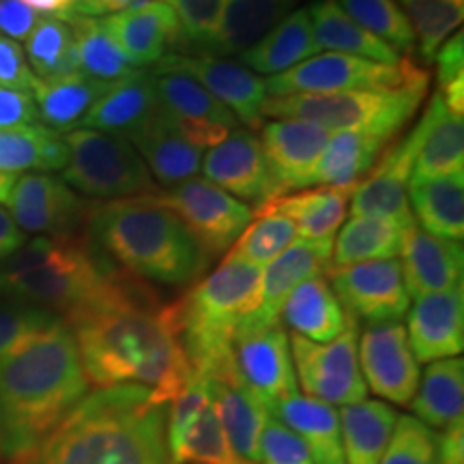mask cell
<instances>
[{
  "mask_svg": "<svg viewBox=\"0 0 464 464\" xmlns=\"http://www.w3.org/2000/svg\"><path fill=\"white\" fill-rule=\"evenodd\" d=\"M86 381L95 387L140 385L170 402L194 374L179 334V305L155 295L69 323Z\"/></svg>",
  "mask_w": 464,
  "mask_h": 464,
  "instance_id": "obj_1",
  "label": "cell"
},
{
  "mask_svg": "<svg viewBox=\"0 0 464 464\" xmlns=\"http://www.w3.org/2000/svg\"><path fill=\"white\" fill-rule=\"evenodd\" d=\"M89 387L65 321L5 357L0 362V458L26 464Z\"/></svg>",
  "mask_w": 464,
  "mask_h": 464,
  "instance_id": "obj_2",
  "label": "cell"
},
{
  "mask_svg": "<svg viewBox=\"0 0 464 464\" xmlns=\"http://www.w3.org/2000/svg\"><path fill=\"white\" fill-rule=\"evenodd\" d=\"M168 404L140 385L86 393L26 464H172Z\"/></svg>",
  "mask_w": 464,
  "mask_h": 464,
  "instance_id": "obj_3",
  "label": "cell"
},
{
  "mask_svg": "<svg viewBox=\"0 0 464 464\" xmlns=\"http://www.w3.org/2000/svg\"><path fill=\"white\" fill-rule=\"evenodd\" d=\"M150 295L138 277L112 269L72 235L34 237L0 263V297L44 307L67 324Z\"/></svg>",
  "mask_w": 464,
  "mask_h": 464,
  "instance_id": "obj_4",
  "label": "cell"
},
{
  "mask_svg": "<svg viewBox=\"0 0 464 464\" xmlns=\"http://www.w3.org/2000/svg\"><path fill=\"white\" fill-rule=\"evenodd\" d=\"M89 230L103 254L138 280L183 286L211 260L181 219L150 194L91 208Z\"/></svg>",
  "mask_w": 464,
  "mask_h": 464,
  "instance_id": "obj_5",
  "label": "cell"
},
{
  "mask_svg": "<svg viewBox=\"0 0 464 464\" xmlns=\"http://www.w3.org/2000/svg\"><path fill=\"white\" fill-rule=\"evenodd\" d=\"M260 274V266L228 254L213 274L177 301L181 344L196 374L235 381L232 348L239 324L256 301Z\"/></svg>",
  "mask_w": 464,
  "mask_h": 464,
  "instance_id": "obj_6",
  "label": "cell"
},
{
  "mask_svg": "<svg viewBox=\"0 0 464 464\" xmlns=\"http://www.w3.org/2000/svg\"><path fill=\"white\" fill-rule=\"evenodd\" d=\"M428 78L387 91H348L327 95L266 97L263 116L301 119L329 131L372 133L392 140L421 108Z\"/></svg>",
  "mask_w": 464,
  "mask_h": 464,
  "instance_id": "obj_7",
  "label": "cell"
},
{
  "mask_svg": "<svg viewBox=\"0 0 464 464\" xmlns=\"http://www.w3.org/2000/svg\"><path fill=\"white\" fill-rule=\"evenodd\" d=\"M69 161L63 181L97 200H125L160 191L136 147L123 136L75 127L65 133Z\"/></svg>",
  "mask_w": 464,
  "mask_h": 464,
  "instance_id": "obj_8",
  "label": "cell"
},
{
  "mask_svg": "<svg viewBox=\"0 0 464 464\" xmlns=\"http://www.w3.org/2000/svg\"><path fill=\"white\" fill-rule=\"evenodd\" d=\"M428 78V73L409 58L385 65L362 56L324 52L299 63L288 72L271 75L265 80L266 95H327V92L348 91H387L413 84Z\"/></svg>",
  "mask_w": 464,
  "mask_h": 464,
  "instance_id": "obj_9",
  "label": "cell"
},
{
  "mask_svg": "<svg viewBox=\"0 0 464 464\" xmlns=\"http://www.w3.org/2000/svg\"><path fill=\"white\" fill-rule=\"evenodd\" d=\"M150 196L181 219L208 258L228 252L254 218L252 207L207 179L194 177Z\"/></svg>",
  "mask_w": 464,
  "mask_h": 464,
  "instance_id": "obj_10",
  "label": "cell"
},
{
  "mask_svg": "<svg viewBox=\"0 0 464 464\" xmlns=\"http://www.w3.org/2000/svg\"><path fill=\"white\" fill-rule=\"evenodd\" d=\"M295 374L304 396L324 404H353L365 398V387L357 357V323L332 342H310L301 335H288Z\"/></svg>",
  "mask_w": 464,
  "mask_h": 464,
  "instance_id": "obj_11",
  "label": "cell"
},
{
  "mask_svg": "<svg viewBox=\"0 0 464 464\" xmlns=\"http://www.w3.org/2000/svg\"><path fill=\"white\" fill-rule=\"evenodd\" d=\"M329 284L353 321L368 324L398 323L411 307L398 258L368 260L329 269Z\"/></svg>",
  "mask_w": 464,
  "mask_h": 464,
  "instance_id": "obj_12",
  "label": "cell"
},
{
  "mask_svg": "<svg viewBox=\"0 0 464 464\" xmlns=\"http://www.w3.org/2000/svg\"><path fill=\"white\" fill-rule=\"evenodd\" d=\"M232 376L271 409L299 393L290 340L282 323L237 335L232 348Z\"/></svg>",
  "mask_w": 464,
  "mask_h": 464,
  "instance_id": "obj_13",
  "label": "cell"
},
{
  "mask_svg": "<svg viewBox=\"0 0 464 464\" xmlns=\"http://www.w3.org/2000/svg\"><path fill=\"white\" fill-rule=\"evenodd\" d=\"M357 357L365 387L374 396L398 406L411 404L420 387L421 372L404 324H370L359 335Z\"/></svg>",
  "mask_w": 464,
  "mask_h": 464,
  "instance_id": "obj_14",
  "label": "cell"
},
{
  "mask_svg": "<svg viewBox=\"0 0 464 464\" xmlns=\"http://www.w3.org/2000/svg\"><path fill=\"white\" fill-rule=\"evenodd\" d=\"M155 72H179L189 75L202 89L211 92L249 131L260 130L265 123L263 106L266 102L265 80L249 72L241 63L226 61L213 54L183 56L168 54L155 65Z\"/></svg>",
  "mask_w": 464,
  "mask_h": 464,
  "instance_id": "obj_15",
  "label": "cell"
},
{
  "mask_svg": "<svg viewBox=\"0 0 464 464\" xmlns=\"http://www.w3.org/2000/svg\"><path fill=\"white\" fill-rule=\"evenodd\" d=\"M5 205L17 228L39 237L72 235L75 226L91 216V207L78 191L61 177L45 172L17 177Z\"/></svg>",
  "mask_w": 464,
  "mask_h": 464,
  "instance_id": "obj_16",
  "label": "cell"
},
{
  "mask_svg": "<svg viewBox=\"0 0 464 464\" xmlns=\"http://www.w3.org/2000/svg\"><path fill=\"white\" fill-rule=\"evenodd\" d=\"M160 106L179 133L194 147L213 149L239 127L232 116L207 89L189 75L179 72H150Z\"/></svg>",
  "mask_w": 464,
  "mask_h": 464,
  "instance_id": "obj_17",
  "label": "cell"
},
{
  "mask_svg": "<svg viewBox=\"0 0 464 464\" xmlns=\"http://www.w3.org/2000/svg\"><path fill=\"white\" fill-rule=\"evenodd\" d=\"M200 170L205 172L207 181L256 208L282 196L280 183L265 158L258 136L252 131H230L224 142L208 149Z\"/></svg>",
  "mask_w": 464,
  "mask_h": 464,
  "instance_id": "obj_18",
  "label": "cell"
},
{
  "mask_svg": "<svg viewBox=\"0 0 464 464\" xmlns=\"http://www.w3.org/2000/svg\"><path fill=\"white\" fill-rule=\"evenodd\" d=\"M332 247L334 241L316 243L297 239L288 249H284L274 263L266 265L260 274L252 312L243 318L237 335L258 332V329L280 323L282 305L288 295L305 280L327 274L329 263H332Z\"/></svg>",
  "mask_w": 464,
  "mask_h": 464,
  "instance_id": "obj_19",
  "label": "cell"
},
{
  "mask_svg": "<svg viewBox=\"0 0 464 464\" xmlns=\"http://www.w3.org/2000/svg\"><path fill=\"white\" fill-rule=\"evenodd\" d=\"M258 131V142L280 183L282 196L310 188L332 131L301 119H271Z\"/></svg>",
  "mask_w": 464,
  "mask_h": 464,
  "instance_id": "obj_20",
  "label": "cell"
},
{
  "mask_svg": "<svg viewBox=\"0 0 464 464\" xmlns=\"http://www.w3.org/2000/svg\"><path fill=\"white\" fill-rule=\"evenodd\" d=\"M417 155V133L409 131V136L392 149L382 150L381 160L368 172V177L357 185L351 196V216L363 218H392L402 224H415L413 211L409 205L411 172L415 166Z\"/></svg>",
  "mask_w": 464,
  "mask_h": 464,
  "instance_id": "obj_21",
  "label": "cell"
},
{
  "mask_svg": "<svg viewBox=\"0 0 464 464\" xmlns=\"http://www.w3.org/2000/svg\"><path fill=\"white\" fill-rule=\"evenodd\" d=\"M411 351L417 363L460 357L464 348V290L462 286L415 297L409 307Z\"/></svg>",
  "mask_w": 464,
  "mask_h": 464,
  "instance_id": "obj_22",
  "label": "cell"
},
{
  "mask_svg": "<svg viewBox=\"0 0 464 464\" xmlns=\"http://www.w3.org/2000/svg\"><path fill=\"white\" fill-rule=\"evenodd\" d=\"M133 69L155 67L168 56V50L181 42V26L164 0H144L133 7L103 17Z\"/></svg>",
  "mask_w": 464,
  "mask_h": 464,
  "instance_id": "obj_23",
  "label": "cell"
},
{
  "mask_svg": "<svg viewBox=\"0 0 464 464\" xmlns=\"http://www.w3.org/2000/svg\"><path fill=\"white\" fill-rule=\"evenodd\" d=\"M398 254L406 290H409L411 297L443 293V290L462 286V241L430 235L415 222L404 230Z\"/></svg>",
  "mask_w": 464,
  "mask_h": 464,
  "instance_id": "obj_24",
  "label": "cell"
},
{
  "mask_svg": "<svg viewBox=\"0 0 464 464\" xmlns=\"http://www.w3.org/2000/svg\"><path fill=\"white\" fill-rule=\"evenodd\" d=\"M413 130L417 133V155L411 181L464 172V116L450 110L439 91Z\"/></svg>",
  "mask_w": 464,
  "mask_h": 464,
  "instance_id": "obj_25",
  "label": "cell"
},
{
  "mask_svg": "<svg viewBox=\"0 0 464 464\" xmlns=\"http://www.w3.org/2000/svg\"><path fill=\"white\" fill-rule=\"evenodd\" d=\"M127 140L140 153L158 188H177L200 172L202 150L185 140L164 110H160Z\"/></svg>",
  "mask_w": 464,
  "mask_h": 464,
  "instance_id": "obj_26",
  "label": "cell"
},
{
  "mask_svg": "<svg viewBox=\"0 0 464 464\" xmlns=\"http://www.w3.org/2000/svg\"><path fill=\"white\" fill-rule=\"evenodd\" d=\"M280 323L295 335L324 344L344 334L355 321L346 314L327 277L318 276L299 284L288 295L282 305Z\"/></svg>",
  "mask_w": 464,
  "mask_h": 464,
  "instance_id": "obj_27",
  "label": "cell"
},
{
  "mask_svg": "<svg viewBox=\"0 0 464 464\" xmlns=\"http://www.w3.org/2000/svg\"><path fill=\"white\" fill-rule=\"evenodd\" d=\"M161 110L153 73L138 72L114 82L106 95L92 106L80 127L130 138Z\"/></svg>",
  "mask_w": 464,
  "mask_h": 464,
  "instance_id": "obj_28",
  "label": "cell"
},
{
  "mask_svg": "<svg viewBox=\"0 0 464 464\" xmlns=\"http://www.w3.org/2000/svg\"><path fill=\"white\" fill-rule=\"evenodd\" d=\"M269 415L297 434L314 464H344L340 415L332 404L295 393L271 406Z\"/></svg>",
  "mask_w": 464,
  "mask_h": 464,
  "instance_id": "obj_29",
  "label": "cell"
},
{
  "mask_svg": "<svg viewBox=\"0 0 464 464\" xmlns=\"http://www.w3.org/2000/svg\"><path fill=\"white\" fill-rule=\"evenodd\" d=\"M299 0H226L207 52L213 56L241 54L260 42Z\"/></svg>",
  "mask_w": 464,
  "mask_h": 464,
  "instance_id": "obj_30",
  "label": "cell"
},
{
  "mask_svg": "<svg viewBox=\"0 0 464 464\" xmlns=\"http://www.w3.org/2000/svg\"><path fill=\"white\" fill-rule=\"evenodd\" d=\"M114 82L89 78L75 72L54 80L34 78L31 95L39 112V123L58 133L80 127L86 112L112 89Z\"/></svg>",
  "mask_w": 464,
  "mask_h": 464,
  "instance_id": "obj_31",
  "label": "cell"
},
{
  "mask_svg": "<svg viewBox=\"0 0 464 464\" xmlns=\"http://www.w3.org/2000/svg\"><path fill=\"white\" fill-rule=\"evenodd\" d=\"M310 11L297 9L284 17L260 42L241 52V65L258 75H277L318 54Z\"/></svg>",
  "mask_w": 464,
  "mask_h": 464,
  "instance_id": "obj_32",
  "label": "cell"
},
{
  "mask_svg": "<svg viewBox=\"0 0 464 464\" xmlns=\"http://www.w3.org/2000/svg\"><path fill=\"white\" fill-rule=\"evenodd\" d=\"M211 400L232 450L247 464H260V440L269 411L237 381H208Z\"/></svg>",
  "mask_w": 464,
  "mask_h": 464,
  "instance_id": "obj_33",
  "label": "cell"
},
{
  "mask_svg": "<svg viewBox=\"0 0 464 464\" xmlns=\"http://www.w3.org/2000/svg\"><path fill=\"white\" fill-rule=\"evenodd\" d=\"M387 142V138L372 133L332 131L310 188H357L381 160Z\"/></svg>",
  "mask_w": 464,
  "mask_h": 464,
  "instance_id": "obj_34",
  "label": "cell"
},
{
  "mask_svg": "<svg viewBox=\"0 0 464 464\" xmlns=\"http://www.w3.org/2000/svg\"><path fill=\"white\" fill-rule=\"evenodd\" d=\"M355 188H312L301 189L297 194H286L266 202L293 219L297 237L304 241H334V235L344 224L351 196Z\"/></svg>",
  "mask_w": 464,
  "mask_h": 464,
  "instance_id": "obj_35",
  "label": "cell"
},
{
  "mask_svg": "<svg viewBox=\"0 0 464 464\" xmlns=\"http://www.w3.org/2000/svg\"><path fill=\"white\" fill-rule=\"evenodd\" d=\"M415 420L432 430H445L451 423L464 421V362L462 357L439 359L428 363L411 400Z\"/></svg>",
  "mask_w": 464,
  "mask_h": 464,
  "instance_id": "obj_36",
  "label": "cell"
},
{
  "mask_svg": "<svg viewBox=\"0 0 464 464\" xmlns=\"http://www.w3.org/2000/svg\"><path fill=\"white\" fill-rule=\"evenodd\" d=\"M406 194L420 228L443 239H464V172L409 181Z\"/></svg>",
  "mask_w": 464,
  "mask_h": 464,
  "instance_id": "obj_37",
  "label": "cell"
},
{
  "mask_svg": "<svg viewBox=\"0 0 464 464\" xmlns=\"http://www.w3.org/2000/svg\"><path fill=\"white\" fill-rule=\"evenodd\" d=\"M344 464H381L398 413L382 400H359L340 411Z\"/></svg>",
  "mask_w": 464,
  "mask_h": 464,
  "instance_id": "obj_38",
  "label": "cell"
},
{
  "mask_svg": "<svg viewBox=\"0 0 464 464\" xmlns=\"http://www.w3.org/2000/svg\"><path fill=\"white\" fill-rule=\"evenodd\" d=\"M307 11H310L312 31H314V39L321 50L362 56L368 61L385 63V65H396L402 61L396 50H392L363 26H359L351 15H346L338 0H321V3L307 7Z\"/></svg>",
  "mask_w": 464,
  "mask_h": 464,
  "instance_id": "obj_39",
  "label": "cell"
},
{
  "mask_svg": "<svg viewBox=\"0 0 464 464\" xmlns=\"http://www.w3.org/2000/svg\"><path fill=\"white\" fill-rule=\"evenodd\" d=\"M409 226L413 224H402L392 218H351L346 224H342L335 237L329 269L368 263V260L396 258L402 246L404 230Z\"/></svg>",
  "mask_w": 464,
  "mask_h": 464,
  "instance_id": "obj_40",
  "label": "cell"
},
{
  "mask_svg": "<svg viewBox=\"0 0 464 464\" xmlns=\"http://www.w3.org/2000/svg\"><path fill=\"white\" fill-rule=\"evenodd\" d=\"M69 161L65 136L42 123L0 131V172H56Z\"/></svg>",
  "mask_w": 464,
  "mask_h": 464,
  "instance_id": "obj_41",
  "label": "cell"
},
{
  "mask_svg": "<svg viewBox=\"0 0 464 464\" xmlns=\"http://www.w3.org/2000/svg\"><path fill=\"white\" fill-rule=\"evenodd\" d=\"M78 72L102 82H121L140 69H133L127 61L112 33L103 24V17H72Z\"/></svg>",
  "mask_w": 464,
  "mask_h": 464,
  "instance_id": "obj_42",
  "label": "cell"
},
{
  "mask_svg": "<svg viewBox=\"0 0 464 464\" xmlns=\"http://www.w3.org/2000/svg\"><path fill=\"white\" fill-rule=\"evenodd\" d=\"M24 44L26 63L37 80H54L78 72L73 31L63 17H39Z\"/></svg>",
  "mask_w": 464,
  "mask_h": 464,
  "instance_id": "obj_43",
  "label": "cell"
},
{
  "mask_svg": "<svg viewBox=\"0 0 464 464\" xmlns=\"http://www.w3.org/2000/svg\"><path fill=\"white\" fill-rule=\"evenodd\" d=\"M295 241H297V228L293 219L265 205L254 211L252 222L247 224L228 254L265 269Z\"/></svg>",
  "mask_w": 464,
  "mask_h": 464,
  "instance_id": "obj_44",
  "label": "cell"
},
{
  "mask_svg": "<svg viewBox=\"0 0 464 464\" xmlns=\"http://www.w3.org/2000/svg\"><path fill=\"white\" fill-rule=\"evenodd\" d=\"M168 451H170L172 464H247L232 450L213 400L198 420L174 443L168 445Z\"/></svg>",
  "mask_w": 464,
  "mask_h": 464,
  "instance_id": "obj_45",
  "label": "cell"
},
{
  "mask_svg": "<svg viewBox=\"0 0 464 464\" xmlns=\"http://www.w3.org/2000/svg\"><path fill=\"white\" fill-rule=\"evenodd\" d=\"M413 26L417 52L432 61L464 20V0H396Z\"/></svg>",
  "mask_w": 464,
  "mask_h": 464,
  "instance_id": "obj_46",
  "label": "cell"
},
{
  "mask_svg": "<svg viewBox=\"0 0 464 464\" xmlns=\"http://www.w3.org/2000/svg\"><path fill=\"white\" fill-rule=\"evenodd\" d=\"M338 5L359 26L385 42L400 56L415 52L413 26L396 0H340Z\"/></svg>",
  "mask_w": 464,
  "mask_h": 464,
  "instance_id": "obj_47",
  "label": "cell"
},
{
  "mask_svg": "<svg viewBox=\"0 0 464 464\" xmlns=\"http://www.w3.org/2000/svg\"><path fill=\"white\" fill-rule=\"evenodd\" d=\"M381 464H440L437 430L413 415H398Z\"/></svg>",
  "mask_w": 464,
  "mask_h": 464,
  "instance_id": "obj_48",
  "label": "cell"
},
{
  "mask_svg": "<svg viewBox=\"0 0 464 464\" xmlns=\"http://www.w3.org/2000/svg\"><path fill=\"white\" fill-rule=\"evenodd\" d=\"M61 316L17 301H0V362L28 342L54 327Z\"/></svg>",
  "mask_w": 464,
  "mask_h": 464,
  "instance_id": "obj_49",
  "label": "cell"
},
{
  "mask_svg": "<svg viewBox=\"0 0 464 464\" xmlns=\"http://www.w3.org/2000/svg\"><path fill=\"white\" fill-rule=\"evenodd\" d=\"M177 15L183 42L207 48L216 33L226 0H164Z\"/></svg>",
  "mask_w": 464,
  "mask_h": 464,
  "instance_id": "obj_50",
  "label": "cell"
},
{
  "mask_svg": "<svg viewBox=\"0 0 464 464\" xmlns=\"http://www.w3.org/2000/svg\"><path fill=\"white\" fill-rule=\"evenodd\" d=\"M260 464H314L295 432L269 415L260 440Z\"/></svg>",
  "mask_w": 464,
  "mask_h": 464,
  "instance_id": "obj_51",
  "label": "cell"
},
{
  "mask_svg": "<svg viewBox=\"0 0 464 464\" xmlns=\"http://www.w3.org/2000/svg\"><path fill=\"white\" fill-rule=\"evenodd\" d=\"M33 82L34 75L28 67L22 45L0 34V86L31 92Z\"/></svg>",
  "mask_w": 464,
  "mask_h": 464,
  "instance_id": "obj_52",
  "label": "cell"
},
{
  "mask_svg": "<svg viewBox=\"0 0 464 464\" xmlns=\"http://www.w3.org/2000/svg\"><path fill=\"white\" fill-rule=\"evenodd\" d=\"M39 112L33 95L24 91H14L0 86V131L20 130V127L37 125Z\"/></svg>",
  "mask_w": 464,
  "mask_h": 464,
  "instance_id": "obj_53",
  "label": "cell"
},
{
  "mask_svg": "<svg viewBox=\"0 0 464 464\" xmlns=\"http://www.w3.org/2000/svg\"><path fill=\"white\" fill-rule=\"evenodd\" d=\"M42 14L28 7L22 0H0V34L14 39V42H26L34 24Z\"/></svg>",
  "mask_w": 464,
  "mask_h": 464,
  "instance_id": "obj_54",
  "label": "cell"
},
{
  "mask_svg": "<svg viewBox=\"0 0 464 464\" xmlns=\"http://www.w3.org/2000/svg\"><path fill=\"white\" fill-rule=\"evenodd\" d=\"M432 61L439 65V89L448 86L456 80H464V34L456 31L440 45Z\"/></svg>",
  "mask_w": 464,
  "mask_h": 464,
  "instance_id": "obj_55",
  "label": "cell"
},
{
  "mask_svg": "<svg viewBox=\"0 0 464 464\" xmlns=\"http://www.w3.org/2000/svg\"><path fill=\"white\" fill-rule=\"evenodd\" d=\"M138 3H144V0H73L58 17H63V20H72V17H108L110 14H121V11L130 9Z\"/></svg>",
  "mask_w": 464,
  "mask_h": 464,
  "instance_id": "obj_56",
  "label": "cell"
},
{
  "mask_svg": "<svg viewBox=\"0 0 464 464\" xmlns=\"http://www.w3.org/2000/svg\"><path fill=\"white\" fill-rule=\"evenodd\" d=\"M439 437V462L464 464V421L451 423L450 428L437 432Z\"/></svg>",
  "mask_w": 464,
  "mask_h": 464,
  "instance_id": "obj_57",
  "label": "cell"
},
{
  "mask_svg": "<svg viewBox=\"0 0 464 464\" xmlns=\"http://www.w3.org/2000/svg\"><path fill=\"white\" fill-rule=\"evenodd\" d=\"M26 243V235L17 228L14 218L9 216L7 208L0 207V263L7 260L11 254L17 252Z\"/></svg>",
  "mask_w": 464,
  "mask_h": 464,
  "instance_id": "obj_58",
  "label": "cell"
},
{
  "mask_svg": "<svg viewBox=\"0 0 464 464\" xmlns=\"http://www.w3.org/2000/svg\"><path fill=\"white\" fill-rule=\"evenodd\" d=\"M22 3L37 11V14L42 11L45 15H61L73 0H22Z\"/></svg>",
  "mask_w": 464,
  "mask_h": 464,
  "instance_id": "obj_59",
  "label": "cell"
},
{
  "mask_svg": "<svg viewBox=\"0 0 464 464\" xmlns=\"http://www.w3.org/2000/svg\"><path fill=\"white\" fill-rule=\"evenodd\" d=\"M15 181H17V174L0 172V205H5V202H7Z\"/></svg>",
  "mask_w": 464,
  "mask_h": 464,
  "instance_id": "obj_60",
  "label": "cell"
}]
</instances>
